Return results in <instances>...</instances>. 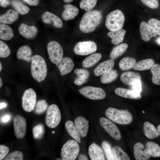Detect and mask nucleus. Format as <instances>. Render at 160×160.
<instances>
[{"label": "nucleus", "mask_w": 160, "mask_h": 160, "mask_svg": "<svg viewBox=\"0 0 160 160\" xmlns=\"http://www.w3.org/2000/svg\"><path fill=\"white\" fill-rule=\"evenodd\" d=\"M102 17L101 11L94 10L87 12L83 15L80 21V30L85 33L92 32L100 23Z\"/></svg>", "instance_id": "1"}, {"label": "nucleus", "mask_w": 160, "mask_h": 160, "mask_svg": "<svg viewBox=\"0 0 160 160\" xmlns=\"http://www.w3.org/2000/svg\"><path fill=\"white\" fill-rule=\"evenodd\" d=\"M31 73L37 82L45 79L47 74V67L44 59L41 56L35 55L31 57Z\"/></svg>", "instance_id": "2"}, {"label": "nucleus", "mask_w": 160, "mask_h": 160, "mask_svg": "<svg viewBox=\"0 0 160 160\" xmlns=\"http://www.w3.org/2000/svg\"><path fill=\"white\" fill-rule=\"evenodd\" d=\"M105 115L111 120L121 125L129 124L133 120L131 113L126 110L109 107L106 110Z\"/></svg>", "instance_id": "3"}, {"label": "nucleus", "mask_w": 160, "mask_h": 160, "mask_svg": "<svg viewBox=\"0 0 160 160\" xmlns=\"http://www.w3.org/2000/svg\"><path fill=\"white\" fill-rule=\"evenodd\" d=\"M125 19L124 16L121 11L115 10L110 12L107 16L105 26L111 31L121 29L124 26Z\"/></svg>", "instance_id": "4"}, {"label": "nucleus", "mask_w": 160, "mask_h": 160, "mask_svg": "<svg viewBox=\"0 0 160 160\" xmlns=\"http://www.w3.org/2000/svg\"><path fill=\"white\" fill-rule=\"evenodd\" d=\"M77 142L70 140L63 145L61 150V156L63 160H74L77 158L80 150Z\"/></svg>", "instance_id": "5"}, {"label": "nucleus", "mask_w": 160, "mask_h": 160, "mask_svg": "<svg viewBox=\"0 0 160 160\" xmlns=\"http://www.w3.org/2000/svg\"><path fill=\"white\" fill-rule=\"evenodd\" d=\"M61 114L60 109L56 104H52L48 108L45 118L46 125L49 128L56 127L61 120Z\"/></svg>", "instance_id": "6"}, {"label": "nucleus", "mask_w": 160, "mask_h": 160, "mask_svg": "<svg viewBox=\"0 0 160 160\" xmlns=\"http://www.w3.org/2000/svg\"><path fill=\"white\" fill-rule=\"evenodd\" d=\"M47 48L49 59L57 66L63 58V50L62 46L57 42L52 41L48 43Z\"/></svg>", "instance_id": "7"}, {"label": "nucleus", "mask_w": 160, "mask_h": 160, "mask_svg": "<svg viewBox=\"0 0 160 160\" xmlns=\"http://www.w3.org/2000/svg\"><path fill=\"white\" fill-rule=\"evenodd\" d=\"M97 50V45L94 41H87L78 42L74 46L73 51L76 55H87L93 53Z\"/></svg>", "instance_id": "8"}, {"label": "nucleus", "mask_w": 160, "mask_h": 160, "mask_svg": "<svg viewBox=\"0 0 160 160\" xmlns=\"http://www.w3.org/2000/svg\"><path fill=\"white\" fill-rule=\"evenodd\" d=\"M36 95L33 89H26L22 97V106L25 111L30 112L34 109L36 103Z\"/></svg>", "instance_id": "9"}, {"label": "nucleus", "mask_w": 160, "mask_h": 160, "mask_svg": "<svg viewBox=\"0 0 160 160\" xmlns=\"http://www.w3.org/2000/svg\"><path fill=\"white\" fill-rule=\"evenodd\" d=\"M79 93L85 97L93 100L103 99L106 96L105 93L102 88L90 86H87L78 90Z\"/></svg>", "instance_id": "10"}, {"label": "nucleus", "mask_w": 160, "mask_h": 160, "mask_svg": "<svg viewBox=\"0 0 160 160\" xmlns=\"http://www.w3.org/2000/svg\"><path fill=\"white\" fill-rule=\"evenodd\" d=\"M14 133L18 139H23L25 136L27 128L25 119L20 115H16L13 119Z\"/></svg>", "instance_id": "11"}, {"label": "nucleus", "mask_w": 160, "mask_h": 160, "mask_svg": "<svg viewBox=\"0 0 160 160\" xmlns=\"http://www.w3.org/2000/svg\"><path fill=\"white\" fill-rule=\"evenodd\" d=\"M101 126L112 137L117 140L121 139L120 132L116 126L112 121L104 117L100 119Z\"/></svg>", "instance_id": "12"}, {"label": "nucleus", "mask_w": 160, "mask_h": 160, "mask_svg": "<svg viewBox=\"0 0 160 160\" xmlns=\"http://www.w3.org/2000/svg\"><path fill=\"white\" fill-rule=\"evenodd\" d=\"M144 145L140 142L136 143L133 147L135 158L137 160H148L151 156L150 151L145 149Z\"/></svg>", "instance_id": "13"}, {"label": "nucleus", "mask_w": 160, "mask_h": 160, "mask_svg": "<svg viewBox=\"0 0 160 160\" xmlns=\"http://www.w3.org/2000/svg\"><path fill=\"white\" fill-rule=\"evenodd\" d=\"M139 29L141 38L145 42H148L152 37L157 36L155 31L146 22L142 21L141 23Z\"/></svg>", "instance_id": "14"}, {"label": "nucleus", "mask_w": 160, "mask_h": 160, "mask_svg": "<svg viewBox=\"0 0 160 160\" xmlns=\"http://www.w3.org/2000/svg\"><path fill=\"white\" fill-rule=\"evenodd\" d=\"M43 22L47 24H52L55 27L60 28L62 27L63 23L61 19L57 15L48 11L44 12L41 15Z\"/></svg>", "instance_id": "15"}, {"label": "nucleus", "mask_w": 160, "mask_h": 160, "mask_svg": "<svg viewBox=\"0 0 160 160\" xmlns=\"http://www.w3.org/2000/svg\"><path fill=\"white\" fill-rule=\"evenodd\" d=\"M19 33L25 38L30 39L34 38L37 35L38 30L34 26H29L25 23L20 24L18 28Z\"/></svg>", "instance_id": "16"}, {"label": "nucleus", "mask_w": 160, "mask_h": 160, "mask_svg": "<svg viewBox=\"0 0 160 160\" xmlns=\"http://www.w3.org/2000/svg\"><path fill=\"white\" fill-rule=\"evenodd\" d=\"M62 76L66 75L73 69L74 64L72 59L68 57H65L57 65Z\"/></svg>", "instance_id": "17"}, {"label": "nucleus", "mask_w": 160, "mask_h": 160, "mask_svg": "<svg viewBox=\"0 0 160 160\" xmlns=\"http://www.w3.org/2000/svg\"><path fill=\"white\" fill-rule=\"evenodd\" d=\"M88 121L82 116H79L74 120V123L82 137H85L88 133L89 129Z\"/></svg>", "instance_id": "18"}, {"label": "nucleus", "mask_w": 160, "mask_h": 160, "mask_svg": "<svg viewBox=\"0 0 160 160\" xmlns=\"http://www.w3.org/2000/svg\"><path fill=\"white\" fill-rule=\"evenodd\" d=\"M64 10L63 11L61 17L64 20H73L77 15L79 10L76 6L69 4L64 5Z\"/></svg>", "instance_id": "19"}, {"label": "nucleus", "mask_w": 160, "mask_h": 160, "mask_svg": "<svg viewBox=\"0 0 160 160\" xmlns=\"http://www.w3.org/2000/svg\"><path fill=\"white\" fill-rule=\"evenodd\" d=\"M89 155L92 160H104L105 158L103 150L101 147L94 143L89 146Z\"/></svg>", "instance_id": "20"}, {"label": "nucleus", "mask_w": 160, "mask_h": 160, "mask_svg": "<svg viewBox=\"0 0 160 160\" xmlns=\"http://www.w3.org/2000/svg\"><path fill=\"white\" fill-rule=\"evenodd\" d=\"M115 64L113 60L110 59L100 63L94 69V74L99 76L108 72L112 69Z\"/></svg>", "instance_id": "21"}, {"label": "nucleus", "mask_w": 160, "mask_h": 160, "mask_svg": "<svg viewBox=\"0 0 160 160\" xmlns=\"http://www.w3.org/2000/svg\"><path fill=\"white\" fill-rule=\"evenodd\" d=\"M120 79L124 84L127 85H132L136 81L141 80V76L138 73L132 71H126L121 74Z\"/></svg>", "instance_id": "22"}, {"label": "nucleus", "mask_w": 160, "mask_h": 160, "mask_svg": "<svg viewBox=\"0 0 160 160\" xmlns=\"http://www.w3.org/2000/svg\"><path fill=\"white\" fill-rule=\"evenodd\" d=\"M18 16V14L17 11L10 9L6 13L0 15V22L6 24H10L16 21Z\"/></svg>", "instance_id": "23"}, {"label": "nucleus", "mask_w": 160, "mask_h": 160, "mask_svg": "<svg viewBox=\"0 0 160 160\" xmlns=\"http://www.w3.org/2000/svg\"><path fill=\"white\" fill-rule=\"evenodd\" d=\"M115 92L116 95L124 98L135 100H140L141 98L140 93L126 88H117L115 89Z\"/></svg>", "instance_id": "24"}, {"label": "nucleus", "mask_w": 160, "mask_h": 160, "mask_svg": "<svg viewBox=\"0 0 160 160\" xmlns=\"http://www.w3.org/2000/svg\"><path fill=\"white\" fill-rule=\"evenodd\" d=\"M74 73L77 76L74 80V83L76 85L80 86L85 83L88 80L89 76V71L85 69H76L74 71Z\"/></svg>", "instance_id": "25"}, {"label": "nucleus", "mask_w": 160, "mask_h": 160, "mask_svg": "<svg viewBox=\"0 0 160 160\" xmlns=\"http://www.w3.org/2000/svg\"><path fill=\"white\" fill-rule=\"evenodd\" d=\"M126 31L123 29L114 31H110L107 35L112 39L111 42L115 45H117L122 42Z\"/></svg>", "instance_id": "26"}, {"label": "nucleus", "mask_w": 160, "mask_h": 160, "mask_svg": "<svg viewBox=\"0 0 160 160\" xmlns=\"http://www.w3.org/2000/svg\"><path fill=\"white\" fill-rule=\"evenodd\" d=\"M32 54V51L30 47L28 45H23L18 49L17 57L19 59L23 60L29 62L31 60Z\"/></svg>", "instance_id": "27"}, {"label": "nucleus", "mask_w": 160, "mask_h": 160, "mask_svg": "<svg viewBox=\"0 0 160 160\" xmlns=\"http://www.w3.org/2000/svg\"><path fill=\"white\" fill-rule=\"evenodd\" d=\"M65 126L70 136L78 142L81 143L80 135L75 123L72 121L68 120L65 122Z\"/></svg>", "instance_id": "28"}, {"label": "nucleus", "mask_w": 160, "mask_h": 160, "mask_svg": "<svg viewBox=\"0 0 160 160\" xmlns=\"http://www.w3.org/2000/svg\"><path fill=\"white\" fill-rule=\"evenodd\" d=\"M143 129L145 135L150 139H153L159 136L157 130L153 124L148 122L146 121L144 123Z\"/></svg>", "instance_id": "29"}, {"label": "nucleus", "mask_w": 160, "mask_h": 160, "mask_svg": "<svg viewBox=\"0 0 160 160\" xmlns=\"http://www.w3.org/2000/svg\"><path fill=\"white\" fill-rule=\"evenodd\" d=\"M102 57L100 53H95L85 58L82 62V65L84 68L91 67L97 63L101 59Z\"/></svg>", "instance_id": "30"}, {"label": "nucleus", "mask_w": 160, "mask_h": 160, "mask_svg": "<svg viewBox=\"0 0 160 160\" xmlns=\"http://www.w3.org/2000/svg\"><path fill=\"white\" fill-rule=\"evenodd\" d=\"M14 36V33L12 28L6 24L0 23V39L8 41Z\"/></svg>", "instance_id": "31"}, {"label": "nucleus", "mask_w": 160, "mask_h": 160, "mask_svg": "<svg viewBox=\"0 0 160 160\" xmlns=\"http://www.w3.org/2000/svg\"><path fill=\"white\" fill-rule=\"evenodd\" d=\"M128 47V45L126 43H123L116 46L112 49L110 54L111 59L114 60L121 55L126 50Z\"/></svg>", "instance_id": "32"}, {"label": "nucleus", "mask_w": 160, "mask_h": 160, "mask_svg": "<svg viewBox=\"0 0 160 160\" xmlns=\"http://www.w3.org/2000/svg\"><path fill=\"white\" fill-rule=\"evenodd\" d=\"M154 63V61L152 59L143 60L136 63L133 69L140 71L148 70L152 68Z\"/></svg>", "instance_id": "33"}, {"label": "nucleus", "mask_w": 160, "mask_h": 160, "mask_svg": "<svg viewBox=\"0 0 160 160\" xmlns=\"http://www.w3.org/2000/svg\"><path fill=\"white\" fill-rule=\"evenodd\" d=\"M136 63V60L132 57H127L122 59L119 63L120 69L123 71L133 68Z\"/></svg>", "instance_id": "34"}, {"label": "nucleus", "mask_w": 160, "mask_h": 160, "mask_svg": "<svg viewBox=\"0 0 160 160\" xmlns=\"http://www.w3.org/2000/svg\"><path fill=\"white\" fill-rule=\"evenodd\" d=\"M118 75L117 71L112 69L103 74L100 77V81L103 84L109 83L115 80L117 78Z\"/></svg>", "instance_id": "35"}, {"label": "nucleus", "mask_w": 160, "mask_h": 160, "mask_svg": "<svg viewBox=\"0 0 160 160\" xmlns=\"http://www.w3.org/2000/svg\"><path fill=\"white\" fill-rule=\"evenodd\" d=\"M11 4L15 9L22 15L28 13L30 11L29 8L18 0H11Z\"/></svg>", "instance_id": "36"}, {"label": "nucleus", "mask_w": 160, "mask_h": 160, "mask_svg": "<svg viewBox=\"0 0 160 160\" xmlns=\"http://www.w3.org/2000/svg\"><path fill=\"white\" fill-rule=\"evenodd\" d=\"M112 149L115 160H130L127 154L120 147L118 146H115L113 147Z\"/></svg>", "instance_id": "37"}, {"label": "nucleus", "mask_w": 160, "mask_h": 160, "mask_svg": "<svg viewBox=\"0 0 160 160\" xmlns=\"http://www.w3.org/2000/svg\"><path fill=\"white\" fill-rule=\"evenodd\" d=\"M145 147L151 152V156L154 157H160V146L157 143L148 141L146 143Z\"/></svg>", "instance_id": "38"}, {"label": "nucleus", "mask_w": 160, "mask_h": 160, "mask_svg": "<svg viewBox=\"0 0 160 160\" xmlns=\"http://www.w3.org/2000/svg\"><path fill=\"white\" fill-rule=\"evenodd\" d=\"M151 71L153 76L152 81L153 83L157 85H160V65L155 64L151 68Z\"/></svg>", "instance_id": "39"}, {"label": "nucleus", "mask_w": 160, "mask_h": 160, "mask_svg": "<svg viewBox=\"0 0 160 160\" xmlns=\"http://www.w3.org/2000/svg\"><path fill=\"white\" fill-rule=\"evenodd\" d=\"M97 2V0H81L80 3V7L87 12H89L95 7Z\"/></svg>", "instance_id": "40"}, {"label": "nucleus", "mask_w": 160, "mask_h": 160, "mask_svg": "<svg viewBox=\"0 0 160 160\" xmlns=\"http://www.w3.org/2000/svg\"><path fill=\"white\" fill-rule=\"evenodd\" d=\"M48 104L44 100H41L36 103L34 109L35 112L38 115L44 113L48 108Z\"/></svg>", "instance_id": "41"}, {"label": "nucleus", "mask_w": 160, "mask_h": 160, "mask_svg": "<svg viewBox=\"0 0 160 160\" xmlns=\"http://www.w3.org/2000/svg\"><path fill=\"white\" fill-rule=\"evenodd\" d=\"M102 146L106 155L107 160H115L113 149L110 144L107 141H103Z\"/></svg>", "instance_id": "42"}, {"label": "nucleus", "mask_w": 160, "mask_h": 160, "mask_svg": "<svg viewBox=\"0 0 160 160\" xmlns=\"http://www.w3.org/2000/svg\"><path fill=\"white\" fill-rule=\"evenodd\" d=\"M44 126L41 124L36 125L32 129V134L35 139H41L44 135Z\"/></svg>", "instance_id": "43"}, {"label": "nucleus", "mask_w": 160, "mask_h": 160, "mask_svg": "<svg viewBox=\"0 0 160 160\" xmlns=\"http://www.w3.org/2000/svg\"><path fill=\"white\" fill-rule=\"evenodd\" d=\"M11 53L7 45L4 41H0V57L5 58L8 57Z\"/></svg>", "instance_id": "44"}, {"label": "nucleus", "mask_w": 160, "mask_h": 160, "mask_svg": "<svg viewBox=\"0 0 160 160\" xmlns=\"http://www.w3.org/2000/svg\"><path fill=\"white\" fill-rule=\"evenodd\" d=\"M23 159V153L20 151H17L11 153L4 160H22Z\"/></svg>", "instance_id": "45"}, {"label": "nucleus", "mask_w": 160, "mask_h": 160, "mask_svg": "<svg viewBox=\"0 0 160 160\" xmlns=\"http://www.w3.org/2000/svg\"><path fill=\"white\" fill-rule=\"evenodd\" d=\"M148 23L157 35L160 36V21L157 19L153 18L148 20Z\"/></svg>", "instance_id": "46"}, {"label": "nucleus", "mask_w": 160, "mask_h": 160, "mask_svg": "<svg viewBox=\"0 0 160 160\" xmlns=\"http://www.w3.org/2000/svg\"><path fill=\"white\" fill-rule=\"evenodd\" d=\"M143 3L152 9H156L159 7L158 0H141Z\"/></svg>", "instance_id": "47"}, {"label": "nucleus", "mask_w": 160, "mask_h": 160, "mask_svg": "<svg viewBox=\"0 0 160 160\" xmlns=\"http://www.w3.org/2000/svg\"><path fill=\"white\" fill-rule=\"evenodd\" d=\"M9 149L7 146L3 145H0V160L3 159L8 154Z\"/></svg>", "instance_id": "48"}, {"label": "nucleus", "mask_w": 160, "mask_h": 160, "mask_svg": "<svg viewBox=\"0 0 160 160\" xmlns=\"http://www.w3.org/2000/svg\"><path fill=\"white\" fill-rule=\"evenodd\" d=\"M141 80L136 81L132 85L133 90L138 93H140L142 91V85Z\"/></svg>", "instance_id": "49"}, {"label": "nucleus", "mask_w": 160, "mask_h": 160, "mask_svg": "<svg viewBox=\"0 0 160 160\" xmlns=\"http://www.w3.org/2000/svg\"><path fill=\"white\" fill-rule=\"evenodd\" d=\"M28 4L33 6L37 5L39 3V0H23Z\"/></svg>", "instance_id": "50"}, {"label": "nucleus", "mask_w": 160, "mask_h": 160, "mask_svg": "<svg viewBox=\"0 0 160 160\" xmlns=\"http://www.w3.org/2000/svg\"><path fill=\"white\" fill-rule=\"evenodd\" d=\"M10 1L9 0H0V4L1 7H6L9 5Z\"/></svg>", "instance_id": "51"}, {"label": "nucleus", "mask_w": 160, "mask_h": 160, "mask_svg": "<svg viewBox=\"0 0 160 160\" xmlns=\"http://www.w3.org/2000/svg\"><path fill=\"white\" fill-rule=\"evenodd\" d=\"M10 118V117L9 115H5L1 117V121L3 123H7L9 120Z\"/></svg>", "instance_id": "52"}, {"label": "nucleus", "mask_w": 160, "mask_h": 160, "mask_svg": "<svg viewBox=\"0 0 160 160\" xmlns=\"http://www.w3.org/2000/svg\"><path fill=\"white\" fill-rule=\"evenodd\" d=\"M78 160H88L87 157L85 155L83 154H81L79 155Z\"/></svg>", "instance_id": "53"}, {"label": "nucleus", "mask_w": 160, "mask_h": 160, "mask_svg": "<svg viewBox=\"0 0 160 160\" xmlns=\"http://www.w3.org/2000/svg\"><path fill=\"white\" fill-rule=\"evenodd\" d=\"M7 106V104L4 103H0V109H2L3 108H4L5 107Z\"/></svg>", "instance_id": "54"}, {"label": "nucleus", "mask_w": 160, "mask_h": 160, "mask_svg": "<svg viewBox=\"0 0 160 160\" xmlns=\"http://www.w3.org/2000/svg\"><path fill=\"white\" fill-rule=\"evenodd\" d=\"M156 41L157 44L160 45V36L157 38L156 39Z\"/></svg>", "instance_id": "55"}, {"label": "nucleus", "mask_w": 160, "mask_h": 160, "mask_svg": "<svg viewBox=\"0 0 160 160\" xmlns=\"http://www.w3.org/2000/svg\"><path fill=\"white\" fill-rule=\"evenodd\" d=\"M63 1L65 3H70L72 2L73 0H63Z\"/></svg>", "instance_id": "56"}, {"label": "nucleus", "mask_w": 160, "mask_h": 160, "mask_svg": "<svg viewBox=\"0 0 160 160\" xmlns=\"http://www.w3.org/2000/svg\"><path fill=\"white\" fill-rule=\"evenodd\" d=\"M157 130L158 132L159 135H160V124L157 127Z\"/></svg>", "instance_id": "57"}, {"label": "nucleus", "mask_w": 160, "mask_h": 160, "mask_svg": "<svg viewBox=\"0 0 160 160\" xmlns=\"http://www.w3.org/2000/svg\"><path fill=\"white\" fill-rule=\"evenodd\" d=\"M2 79L0 77V88H1V87H2Z\"/></svg>", "instance_id": "58"}, {"label": "nucleus", "mask_w": 160, "mask_h": 160, "mask_svg": "<svg viewBox=\"0 0 160 160\" xmlns=\"http://www.w3.org/2000/svg\"><path fill=\"white\" fill-rule=\"evenodd\" d=\"M2 69V65L1 62L0 63V71L1 72Z\"/></svg>", "instance_id": "59"}, {"label": "nucleus", "mask_w": 160, "mask_h": 160, "mask_svg": "<svg viewBox=\"0 0 160 160\" xmlns=\"http://www.w3.org/2000/svg\"><path fill=\"white\" fill-rule=\"evenodd\" d=\"M55 133V131H52V133L53 134H54V133Z\"/></svg>", "instance_id": "60"}, {"label": "nucleus", "mask_w": 160, "mask_h": 160, "mask_svg": "<svg viewBox=\"0 0 160 160\" xmlns=\"http://www.w3.org/2000/svg\"><path fill=\"white\" fill-rule=\"evenodd\" d=\"M144 111H143V113H145V112H144Z\"/></svg>", "instance_id": "61"}]
</instances>
